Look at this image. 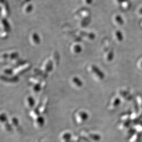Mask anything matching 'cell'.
Segmentation results:
<instances>
[{
    "instance_id": "6da1fadb",
    "label": "cell",
    "mask_w": 142,
    "mask_h": 142,
    "mask_svg": "<svg viewBox=\"0 0 142 142\" xmlns=\"http://www.w3.org/2000/svg\"><path fill=\"white\" fill-rule=\"evenodd\" d=\"M91 68H92V73L93 74L94 73L95 74V77L98 78L100 80L104 79V76L103 72H101V71H100L98 68H97L95 66H93Z\"/></svg>"
},
{
    "instance_id": "7a4b0ae2",
    "label": "cell",
    "mask_w": 142,
    "mask_h": 142,
    "mask_svg": "<svg viewBox=\"0 0 142 142\" xmlns=\"http://www.w3.org/2000/svg\"><path fill=\"white\" fill-rule=\"evenodd\" d=\"M89 115L86 112L84 111L80 112L78 114V120H79L80 122H84L85 121H87L88 119Z\"/></svg>"
},
{
    "instance_id": "3957f363",
    "label": "cell",
    "mask_w": 142,
    "mask_h": 142,
    "mask_svg": "<svg viewBox=\"0 0 142 142\" xmlns=\"http://www.w3.org/2000/svg\"><path fill=\"white\" fill-rule=\"evenodd\" d=\"M72 83L73 85L77 88H80V87H82L83 85L82 81L80 80V79L76 77L72 78Z\"/></svg>"
},
{
    "instance_id": "277c9868",
    "label": "cell",
    "mask_w": 142,
    "mask_h": 142,
    "mask_svg": "<svg viewBox=\"0 0 142 142\" xmlns=\"http://www.w3.org/2000/svg\"><path fill=\"white\" fill-rule=\"evenodd\" d=\"M113 52H110L109 54H108L107 57V60L108 61H112V60H113Z\"/></svg>"
},
{
    "instance_id": "5b68a950",
    "label": "cell",
    "mask_w": 142,
    "mask_h": 142,
    "mask_svg": "<svg viewBox=\"0 0 142 142\" xmlns=\"http://www.w3.org/2000/svg\"><path fill=\"white\" fill-rule=\"evenodd\" d=\"M73 50L74 51L75 53H80L81 51V48L80 47V45H76V46H74V49Z\"/></svg>"
},
{
    "instance_id": "8992f818",
    "label": "cell",
    "mask_w": 142,
    "mask_h": 142,
    "mask_svg": "<svg viewBox=\"0 0 142 142\" xmlns=\"http://www.w3.org/2000/svg\"><path fill=\"white\" fill-rule=\"evenodd\" d=\"M117 35H118L117 36V38H118V39L119 40V41H121L122 39V35L121 34V32H117Z\"/></svg>"
},
{
    "instance_id": "52a82bcc",
    "label": "cell",
    "mask_w": 142,
    "mask_h": 142,
    "mask_svg": "<svg viewBox=\"0 0 142 142\" xmlns=\"http://www.w3.org/2000/svg\"><path fill=\"white\" fill-rule=\"evenodd\" d=\"M139 12H140V14H142V8H141V9H140V10Z\"/></svg>"
},
{
    "instance_id": "ba28073f",
    "label": "cell",
    "mask_w": 142,
    "mask_h": 142,
    "mask_svg": "<svg viewBox=\"0 0 142 142\" xmlns=\"http://www.w3.org/2000/svg\"><path fill=\"white\" fill-rule=\"evenodd\" d=\"M119 1H123V2H125V1H126V0H119Z\"/></svg>"
}]
</instances>
